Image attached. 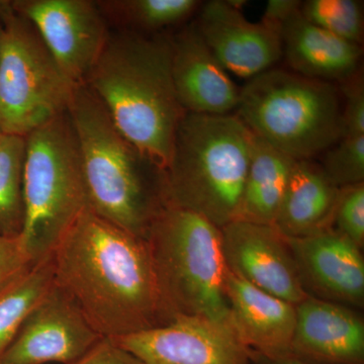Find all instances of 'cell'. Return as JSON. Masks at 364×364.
Listing matches in <instances>:
<instances>
[{"label": "cell", "instance_id": "21", "mask_svg": "<svg viewBox=\"0 0 364 364\" xmlns=\"http://www.w3.org/2000/svg\"><path fill=\"white\" fill-rule=\"evenodd\" d=\"M202 4L198 0H97L112 31L146 36L183 25Z\"/></svg>", "mask_w": 364, "mask_h": 364}, {"label": "cell", "instance_id": "27", "mask_svg": "<svg viewBox=\"0 0 364 364\" xmlns=\"http://www.w3.org/2000/svg\"><path fill=\"white\" fill-rule=\"evenodd\" d=\"M339 90L343 93L345 100L342 107V136H364L363 70L340 83Z\"/></svg>", "mask_w": 364, "mask_h": 364}, {"label": "cell", "instance_id": "4", "mask_svg": "<svg viewBox=\"0 0 364 364\" xmlns=\"http://www.w3.org/2000/svg\"><path fill=\"white\" fill-rule=\"evenodd\" d=\"M254 136L236 114L186 112L165 169L166 205L203 215L220 229L238 220Z\"/></svg>", "mask_w": 364, "mask_h": 364}, {"label": "cell", "instance_id": "24", "mask_svg": "<svg viewBox=\"0 0 364 364\" xmlns=\"http://www.w3.org/2000/svg\"><path fill=\"white\" fill-rule=\"evenodd\" d=\"M301 16L309 23L352 44H363V2L358 0L301 1Z\"/></svg>", "mask_w": 364, "mask_h": 364}, {"label": "cell", "instance_id": "15", "mask_svg": "<svg viewBox=\"0 0 364 364\" xmlns=\"http://www.w3.org/2000/svg\"><path fill=\"white\" fill-rule=\"evenodd\" d=\"M171 72L184 112L225 116L236 111L240 88L205 44L196 23L171 36Z\"/></svg>", "mask_w": 364, "mask_h": 364}, {"label": "cell", "instance_id": "25", "mask_svg": "<svg viewBox=\"0 0 364 364\" xmlns=\"http://www.w3.org/2000/svg\"><path fill=\"white\" fill-rule=\"evenodd\" d=\"M320 166L336 188L364 182V136H342L325 151Z\"/></svg>", "mask_w": 364, "mask_h": 364}, {"label": "cell", "instance_id": "9", "mask_svg": "<svg viewBox=\"0 0 364 364\" xmlns=\"http://www.w3.org/2000/svg\"><path fill=\"white\" fill-rule=\"evenodd\" d=\"M74 85L85 83L111 28L95 0H9Z\"/></svg>", "mask_w": 364, "mask_h": 364}, {"label": "cell", "instance_id": "5", "mask_svg": "<svg viewBox=\"0 0 364 364\" xmlns=\"http://www.w3.org/2000/svg\"><path fill=\"white\" fill-rule=\"evenodd\" d=\"M334 83L273 68L240 88L235 114L254 135L294 160H312L342 136Z\"/></svg>", "mask_w": 364, "mask_h": 364}, {"label": "cell", "instance_id": "29", "mask_svg": "<svg viewBox=\"0 0 364 364\" xmlns=\"http://www.w3.org/2000/svg\"><path fill=\"white\" fill-rule=\"evenodd\" d=\"M73 364H143L114 339H100L90 351Z\"/></svg>", "mask_w": 364, "mask_h": 364}, {"label": "cell", "instance_id": "12", "mask_svg": "<svg viewBox=\"0 0 364 364\" xmlns=\"http://www.w3.org/2000/svg\"><path fill=\"white\" fill-rule=\"evenodd\" d=\"M221 232L230 272L294 306L308 298L287 238L275 228L236 220Z\"/></svg>", "mask_w": 364, "mask_h": 364}, {"label": "cell", "instance_id": "2", "mask_svg": "<svg viewBox=\"0 0 364 364\" xmlns=\"http://www.w3.org/2000/svg\"><path fill=\"white\" fill-rule=\"evenodd\" d=\"M85 85L119 131L163 170L186 114L171 72V36L112 31Z\"/></svg>", "mask_w": 364, "mask_h": 364}, {"label": "cell", "instance_id": "11", "mask_svg": "<svg viewBox=\"0 0 364 364\" xmlns=\"http://www.w3.org/2000/svg\"><path fill=\"white\" fill-rule=\"evenodd\" d=\"M104 337L55 284L0 358L4 364H73Z\"/></svg>", "mask_w": 364, "mask_h": 364}, {"label": "cell", "instance_id": "19", "mask_svg": "<svg viewBox=\"0 0 364 364\" xmlns=\"http://www.w3.org/2000/svg\"><path fill=\"white\" fill-rule=\"evenodd\" d=\"M339 191L317 163L296 160L273 228L289 239L332 228Z\"/></svg>", "mask_w": 364, "mask_h": 364}, {"label": "cell", "instance_id": "7", "mask_svg": "<svg viewBox=\"0 0 364 364\" xmlns=\"http://www.w3.org/2000/svg\"><path fill=\"white\" fill-rule=\"evenodd\" d=\"M25 139V223L20 239L35 263L51 255L62 237L90 208V203L68 111Z\"/></svg>", "mask_w": 364, "mask_h": 364}, {"label": "cell", "instance_id": "33", "mask_svg": "<svg viewBox=\"0 0 364 364\" xmlns=\"http://www.w3.org/2000/svg\"><path fill=\"white\" fill-rule=\"evenodd\" d=\"M2 136H4V133H2L1 129H0V139H1Z\"/></svg>", "mask_w": 364, "mask_h": 364}, {"label": "cell", "instance_id": "17", "mask_svg": "<svg viewBox=\"0 0 364 364\" xmlns=\"http://www.w3.org/2000/svg\"><path fill=\"white\" fill-rule=\"evenodd\" d=\"M225 296L242 343L265 355L291 353L296 306L252 286L226 269Z\"/></svg>", "mask_w": 364, "mask_h": 364}, {"label": "cell", "instance_id": "16", "mask_svg": "<svg viewBox=\"0 0 364 364\" xmlns=\"http://www.w3.org/2000/svg\"><path fill=\"white\" fill-rule=\"evenodd\" d=\"M296 311L291 354L316 364H364V322L348 306L309 296Z\"/></svg>", "mask_w": 364, "mask_h": 364}, {"label": "cell", "instance_id": "28", "mask_svg": "<svg viewBox=\"0 0 364 364\" xmlns=\"http://www.w3.org/2000/svg\"><path fill=\"white\" fill-rule=\"evenodd\" d=\"M33 264L20 237H0V289L9 286Z\"/></svg>", "mask_w": 364, "mask_h": 364}, {"label": "cell", "instance_id": "31", "mask_svg": "<svg viewBox=\"0 0 364 364\" xmlns=\"http://www.w3.org/2000/svg\"><path fill=\"white\" fill-rule=\"evenodd\" d=\"M250 358L253 364H316L296 358L293 354H277V355H265L250 351Z\"/></svg>", "mask_w": 364, "mask_h": 364}, {"label": "cell", "instance_id": "14", "mask_svg": "<svg viewBox=\"0 0 364 364\" xmlns=\"http://www.w3.org/2000/svg\"><path fill=\"white\" fill-rule=\"evenodd\" d=\"M308 296L340 305L363 306L361 249L333 228L303 238H287Z\"/></svg>", "mask_w": 364, "mask_h": 364}, {"label": "cell", "instance_id": "30", "mask_svg": "<svg viewBox=\"0 0 364 364\" xmlns=\"http://www.w3.org/2000/svg\"><path fill=\"white\" fill-rule=\"evenodd\" d=\"M299 0H269L265 7L262 20L282 26L291 16L301 9Z\"/></svg>", "mask_w": 364, "mask_h": 364}, {"label": "cell", "instance_id": "1", "mask_svg": "<svg viewBox=\"0 0 364 364\" xmlns=\"http://www.w3.org/2000/svg\"><path fill=\"white\" fill-rule=\"evenodd\" d=\"M55 284L102 337L119 338L173 320L147 241L85 210L51 253Z\"/></svg>", "mask_w": 364, "mask_h": 364}, {"label": "cell", "instance_id": "22", "mask_svg": "<svg viewBox=\"0 0 364 364\" xmlns=\"http://www.w3.org/2000/svg\"><path fill=\"white\" fill-rule=\"evenodd\" d=\"M54 287V268L49 255L0 289V358Z\"/></svg>", "mask_w": 364, "mask_h": 364}, {"label": "cell", "instance_id": "23", "mask_svg": "<svg viewBox=\"0 0 364 364\" xmlns=\"http://www.w3.org/2000/svg\"><path fill=\"white\" fill-rule=\"evenodd\" d=\"M25 156V136L4 134L0 139V237L16 238L23 232Z\"/></svg>", "mask_w": 364, "mask_h": 364}, {"label": "cell", "instance_id": "26", "mask_svg": "<svg viewBox=\"0 0 364 364\" xmlns=\"http://www.w3.org/2000/svg\"><path fill=\"white\" fill-rule=\"evenodd\" d=\"M333 229L363 249L364 244V182L340 188Z\"/></svg>", "mask_w": 364, "mask_h": 364}, {"label": "cell", "instance_id": "3", "mask_svg": "<svg viewBox=\"0 0 364 364\" xmlns=\"http://www.w3.org/2000/svg\"><path fill=\"white\" fill-rule=\"evenodd\" d=\"M80 152L90 208L112 224L146 238L166 205L165 170L117 128L85 83L68 107Z\"/></svg>", "mask_w": 364, "mask_h": 364}, {"label": "cell", "instance_id": "18", "mask_svg": "<svg viewBox=\"0 0 364 364\" xmlns=\"http://www.w3.org/2000/svg\"><path fill=\"white\" fill-rule=\"evenodd\" d=\"M282 56L299 75L340 85L361 70L360 45L309 23L299 11L282 23Z\"/></svg>", "mask_w": 364, "mask_h": 364}, {"label": "cell", "instance_id": "6", "mask_svg": "<svg viewBox=\"0 0 364 364\" xmlns=\"http://www.w3.org/2000/svg\"><path fill=\"white\" fill-rule=\"evenodd\" d=\"M145 239L173 318L205 317L231 323L220 228L191 210L165 205Z\"/></svg>", "mask_w": 364, "mask_h": 364}, {"label": "cell", "instance_id": "20", "mask_svg": "<svg viewBox=\"0 0 364 364\" xmlns=\"http://www.w3.org/2000/svg\"><path fill=\"white\" fill-rule=\"evenodd\" d=\"M294 161L262 139L254 136L238 220L273 227Z\"/></svg>", "mask_w": 364, "mask_h": 364}, {"label": "cell", "instance_id": "32", "mask_svg": "<svg viewBox=\"0 0 364 364\" xmlns=\"http://www.w3.org/2000/svg\"><path fill=\"white\" fill-rule=\"evenodd\" d=\"M1 39H2V25H1V21H0V47H1Z\"/></svg>", "mask_w": 364, "mask_h": 364}, {"label": "cell", "instance_id": "10", "mask_svg": "<svg viewBox=\"0 0 364 364\" xmlns=\"http://www.w3.org/2000/svg\"><path fill=\"white\" fill-rule=\"evenodd\" d=\"M112 339L143 364H253L232 323L205 317H176Z\"/></svg>", "mask_w": 364, "mask_h": 364}, {"label": "cell", "instance_id": "34", "mask_svg": "<svg viewBox=\"0 0 364 364\" xmlns=\"http://www.w3.org/2000/svg\"><path fill=\"white\" fill-rule=\"evenodd\" d=\"M0 364H4V363H0Z\"/></svg>", "mask_w": 364, "mask_h": 364}, {"label": "cell", "instance_id": "13", "mask_svg": "<svg viewBox=\"0 0 364 364\" xmlns=\"http://www.w3.org/2000/svg\"><path fill=\"white\" fill-rule=\"evenodd\" d=\"M198 32L227 71L250 79L273 68L282 57V26L252 23L227 0L203 2Z\"/></svg>", "mask_w": 364, "mask_h": 364}, {"label": "cell", "instance_id": "8", "mask_svg": "<svg viewBox=\"0 0 364 364\" xmlns=\"http://www.w3.org/2000/svg\"><path fill=\"white\" fill-rule=\"evenodd\" d=\"M0 129L26 136L68 111L76 85L9 0H0Z\"/></svg>", "mask_w": 364, "mask_h": 364}]
</instances>
